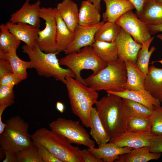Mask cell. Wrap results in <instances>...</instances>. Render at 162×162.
<instances>
[{"instance_id":"obj_1","label":"cell","mask_w":162,"mask_h":162,"mask_svg":"<svg viewBox=\"0 0 162 162\" xmlns=\"http://www.w3.org/2000/svg\"><path fill=\"white\" fill-rule=\"evenodd\" d=\"M95 105L102 125L111 138L127 131L129 117L123 98L108 94L98 100Z\"/></svg>"},{"instance_id":"obj_2","label":"cell","mask_w":162,"mask_h":162,"mask_svg":"<svg viewBox=\"0 0 162 162\" xmlns=\"http://www.w3.org/2000/svg\"><path fill=\"white\" fill-rule=\"evenodd\" d=\"M65 84L73 113L84 125L90 128L91 110L99 96L97 91L73 77L67 78Z\"/></svg>"},{"instance_id":"obj_3","label":"cell","mask_w":162,"mask_h":162,"mask_svg":"<svg viewBox=\"0 0 162 162\" xmlns=\"http://www.w3.org/2000/svg\"><path fill=\"white\" fill-rule=\"evenodd\" d=\"M31 138L33 141L44 145L62 162H84L82 150L54 130L41 128L32 135Z\"/></svg>"},{"instance_id":"obj_4","label":"cell","mask_w":162,"mask_h":162,"mask_svg":"<svg viewBox=\"0 0 162 162\" xmlns=\"http://www.w3.org/2000/svg\"><path fill=\"white\" fill-rule=\"evenodd\" d=\"M22 49V52L26 54L29 59L30 68H34L39 75L52 77L64 84L67 78H76L75 75L70 69L61 66L56 53H45L40 49L37 44L32 48L25 44Z\"/></svg>"},{"instance_id":"obj_5","label":"cell","mask_w":162,"mask_h":162,"mask_svg":"<svg viewBox=\"0 0 162 162\" xmlns=\"http://www.w3.org/2000/svg\"><path fill=\"white\" fill-rule=\"evenodd\" d=\"M85 85L97 91L121 92L125 90L127 73L125 62L118 58L107 62L97 74L83 79Z\"/></svg>"},{"instance_id":"obj_6","label":"cell","mask_w":162,"mask_h":162,"mask_svg":"<svg viewBox=\"0 0 162 162\" xmlns=\"http://www.w3.org/2000/svg\"><path fill=\"white\" fill-rule=\"evenodd\" d=\"M4 123V130L0 134V149L17 153L34 145L28 133V123L20 116H13Z\"/></svg>"},{"instance_id":"obj_7","label":"cell","mask_w":162,"mask_h":162,"mask_svg":"<svg viewBox=\"0 0 162 162\" xmlns=\"http://www.w3.org/2000/svg\"><path fill=\"white\" fill-rule=\"evenodd\" d=\"M59 62L61 66H66L70 69L75 75L76 79L84 84L81 75L82 70H91L93 71L92 74L94 75L107 65V63L99 58L90 46L84 47L78 52L66 54L60 59Z\"/></svg>"},{"instance_id":"obj_8","label":"cell","mask_w":162,"mask_h":162,"mask_svg":"<svg viewBox=\"0 0 162 162\" xmlns=\"http://www.w3.org/2000/svg\"><path fill=\"white\" fill-rule=\"evenodd\" d=\"M49 126L51 129L62 134L72 143L89 148L94 147L95 141L79 122L59 118L51 122Z\"/></svg>"},{"instance_id":"obj_9","label":"cell","mask_w":162,"mask_h":162,"mask_svg":"<svg viewBox=\"0 0 162 162\" xmlns=\"http://www.w3.org/2000/svg\"><path fill=\"white\" fill-rule=\"evenodd\" d=\"M56 10V8L42 7L40 10L39 16L45 20V27L38 32L37 44L40 49L46 53H57Z\"/></svg>"},{"instance_id":"obj_10","label":"cell","mask_w":162,"mask_h":162,"mask_svg":"<svg viewBox=\"0 0 162 162\" xmlns=\"http://www.w3.org/2000/svg\"><path fill=\"white\" fill-rule=\"evenodd\" d=\"M115 22L139 44H142L149 40L152 37L148 25L141 21L132 10L125 13Z\"/></svg>"},{"instance_id":"obj_11","label":"cell","mask_w":162,"mask_h":162,"mask_svg":"<svg viewBox=\"0 0 162 162\" xmlns=\"http://www.w3.org/2000/svg\"><path fill=\"white\" fill-rule=\"evenodd\" d=\"M156 135L151 131L134 132L127 131L111 138L109 142L122 147L136 148L150 147L151 140Z\"/></svg>"},{"instance_id":"obj_12","label":"cell","mask_w":162,"mask_h":162,"mask_svg":"<svg viewBox=\"0 0 162 162\" xmlns=\"http://www.w3.org/2000/svg\"><path fill=\"white\" fill-rule=\"evenodd\" d=\"M116 43L118 58L125 62L136 64L138 52L142 44L136 42L131 36L122 28Z\"/></svg>"},{"instance_id":"obj_13","label":"cell","mask_w":162,"mask_h":162,"mask_svg":"<svg viewBox=\"0 0 162 162\" xmlns=\"http://www.w3.org/2000/svg\"><path fill=\"white\" fill-rule=\"evenodd\" d=\"M105 22L103 21L99 24L91 26L79 25L74 33L73 40L64 52L66 55L79 51L83 47L91 46L95 41L94 37L97 31Z\"/></svg>"},{"instance_id":"obj_14","label":"cell","mask_w":162,"mask_h":162,"mask_svg":"<svg viewBox=\"0 0 162 162\" xmlns=\"http://www.w3.org/2000/svg\"><path fill=\"white\" fill-rule=\"evenodd\" d=\"M29 1L30 0H26L19 10L12 14L10 21L14 23H26L39 28L41 1L38 0L33 4H31Z\"/></svg>"},{"instance_id":"obj_15","label":"cell","mask_w":162,"mask_h":162,"mask_svg":"<svg viewBox=\"0 0 162 162\" xmlns=\"http://www.w3.org/2000/svg\"><path fill=\"white\" fill-rule=\"evenodd\" d=\"M10 32L17 39L24 42L26 45L32 48L37 44L38 32L40 30L38 28L32 25L23 23H12L10 21L5 24Z\"/></svg>"},{"instance_id":"obj_16","label":"cell","mask_w":162,"mask_h":162,"mask_svg":"<svg viewBox=\"0 0 162 162\" xmlns=\"http://www.w3.org/2000/svg\"><path fill=\"white\" fill-rule=\"evenodd\" d=\"M107 94L116 95L122 98L129 99L140 103L153 111L155 107L160 106L161 103L145 89L128 90L121 92H106Z\"/></svg>"},{"instance_id":"obj_17","label":"cell","mask_w":162,"mask_h":162,"mask_svg":"<svg viewBox=\"0 0 162 162\" xmlns=\"http://www.w3.org/2000/svg\"><path fill=\"white\" fill-rule=\"evenodd\" d=\"M98 146V148L94 147L87 149L103 162H115L120 155L128 153L133 149L127 147H119L110 142Z\"/></svg>"},{"instance_id":"obj_18","label":"cell","mask_w":162,"mask_h":162,"mask_svg":"<svg viewBox=\"0 0 162 162\" xmlns=\"http://www.w3.org/2000/svg\"><path fill=\"white\" fill-rule=\"evenodd\" d=\"M56 9L69 29L74 33L79 26V9L72 0H63L58 3Z\"/></svg>"},{"instance_id":"obj_19","label":"cell","mask_w":162,"mask_h":162,"mask_svg":"<svg viewBox=\"0 0 162 162\" xmlns=\"http://www.w3.org/2000/svg\"><path fill=\"white\" fill-rule=\"evenodd\" d=\"M106 6V10L102 14L104 22H115L127 12L135 9L134 5L127 0H103Z\"/></svg>"},{"instance_id":"obj_20","label":"cell","mask_w":162,"mask_h":162,"mask_svg":"<svg viewBox=\"0 0 162 162\" xmlns=\"http://www.w3.org/2000/svg\"><path fill=\"white\" fill-rule=\"evenodd\" d=\"M145 89L162 103V68L149 67L145 82Z\"/></svg>"},{"instance_id":"obj_21","label":"cell","mask_w":162,"mask_h":162,"mask_svg":"<svg viewBox=\"0 0 162 162\" xmlns=\"http://www.w3.org/2000/svg\"><path fill=\"white\" fill-rule=\"evenodd\" d=\"M57 25L56 36V52H64L74 40V33L71 31L56 10Z\"/></svg>"},{"instance_id":"obj_22","label":"cell","mask_w":162,"mask_h":162,"mask_svg":"<svg viewBox=\"0 0 162 162\" xmlns=\"http://www.w3.org/2000/svg\"><path fill=\"white\" fill-rule=\"evenodd\" d=\"M100 11L88 0L82 2L79 9V25L91 26L100 22Z\"/></svg>"},{"instance_id":"obj_23","label":"cell","mask_w":162,"mask_h":162,"mask_svg":"<svg viewBox=\"0 0 162 162\" xmlns=\"http://www.w3.org/2000/svg\"><path fill=\"white\" fill-rule=\"evenodd\" d=\"M124 62L127 73L125 90H145V82L146 74L141 71L136 64L128 61Z\"/></svg>"},{"instance_id":"obj_24","label":"cell","mask_w":162,"mask_h":162,"mask_svg":"<svg viewBox=\"0 0 162 162\" xmlns=\"http://www.w3.org/2000/svg\"><path fill=\"white\" fill-rule=\"evenodd\" d=\"M137 16L148 25L160 24L162 23V4L150 0Z\"/></svg>"},{"instance_id":"obj_25","label":"cell","mask_w":162,"mask_h":162,"mask_svg":"<svg viewBox=\"0 0 162 162\" xmlns=\"http://www.w3.org/2000/svg\"><path fill=\"white\" fill-rule=\"evenodd\" d=\"M161 154L150 151V147L133 148L129 152L121 155L116 162H147L160 158Z\"/></svg>"},{"instance_id":"obj_26","label":"cell","mask_w":162,"mask_h":162,"mask_svg":"<svg viewBox=\"0 0 162 162\" xmlns=\"http://www.w3.org/2000/svg\"><path fill=\"white\" fill-rule=\"evenodd\" d=\"M16 51L6 52L0 49V58L6 59L9 62L13 73L22 81L27 77V69L30 68V63L29 61L21 59Z\"/></svg>"},{"instance_id":"obj_27","label":"cell","mask_w":162,"mask_h":162,"mask_svg":"<svg viewBox=\"0 0 162 162\" xmlns=\"http://www.w3.org/2000/svg\"><path fill=\"white\" fill-rule=\"evenodd\" d=\"M91 46L95 54L106 62H112L118 58L116 41L108 42L95 40Z\"/></svg>"},{"instance_id":"obj_28","label":"cell","mask_w":162,"mask_h":162,"mask_svg":"<svg viewBox=\"0 0 162 162\" xmlns=\"http://www.w3.org/2000/svg\"><path fill=\"white\" fill-rule=\"evenodd\" d=\"M90 120V134L95 142L99 145L109 142L111 138L105 130L95 107L91 110Z\"/></svg>"},{"instance_id":"obj_29","label":"cell","mask_w":162,"mask_h":162,"mask_svg":"<svg viewBox=\"0 0 162 162\" xmlns=\"http://www.w3.org/2000/svg\"><path fill=\"white\" fill-rule=\"evenodd\" d=\"M121 27L116 22H106L96 32L95 40L111 42L116 41Z\"/></svg>"},{"instance_id":"obj_30","label":"cell","mask_w":162,"mask_h":162,"mask_svg":"<svg viewBox=\"0 0 162 162\" xmlns=\"http://www.w3.org/2000/svg\"><path fill=\"white\" fill-rule=\"evenodd\" d=\"M0 29V49L6 52L16 51L21 41L10 32L5 24H2Z\"/></svg>"},{"instance_id":"obj_31","label":"cell","mask_w":162,"mask_h":162,"mask_svg":"<svg viewBox=\"0 0 162 162\" xmlns=\"http://www.w3.org/2000/svg\"><path fill=\"white\" fill-rule=\"evenodd\" d=\"M21 81L13 73L9 62L0 58V86L14 87Z\"/></svg>"},{"instance_id":"obj_32","label":"cell","mask_w":162,"mask_h":162,"mask_svg":"<svg viewBox=\"0 0 162 162\" xmlns=\"http://www.w3.org/2000/svg\"><path fill=\"white\" fill-rule=\"evenodd\" d=\"M154 38V37H152L149 40L142 44V47L137 55L136 64L141 71L146 74L148 71L150 58L152 54L156 50V48L152 46L150 50H148L149 46Z\"/></svg>"},{"instance_id":"obj_33","label":"cell","mask_w":162,"mask_h":162,"mask_svg":"<svg viewBox=\"0 0 162 162\" xmlns=\"http://www.w3.org/2000/svg\"><path fill=\"white\" fill-rule=\"evenodd\" d=\"M129 117L139 116L149 117L153 111L143 105L129 99L123 98Z\"/></svg>"},{"instance_id":"obj_34","label":"cell","mask_w":162,"mask_h":162,"mask_svg":"<svg viewBox=\"0 0 162 162\" xmlns=\"http://www.w3.org/2000/svg\"><path fill=\"white\" fill-rule=\"evenodd\" d=\"M128 131L139 132L151 131L149 117L132 116L129 117L127 123Z\"/></svg>"},{"instance_id":"obj_35","label":"cell","mask_w":162,"mask_h":162,"mask_svg":"<svg viewBox=\"0 0 162 162\" xmlns=\"http://www.w3.org/2000/svg\"><path fill=\"white\" fill-rule=\"evenodd\" d=\"M16 156L17 162H44L34 144L18 152Z\"/></svg>"},{"instance_id":"obj_36","label":"cell","mask_w":162,"mask_h":162,"mask_svg":"<svg viewBox=\"0 0 162 162\" xmlns=\"http://www.w3.org/2000/svg\"><path fill=\"white\" fill-rule=\"evenodd\" d=\"M149 119L151 131L156 135H162V106L155 107Z\"/></svg>"},{"instance_id":"obj_37","label":"cell","mask_w":162,"mask_h":162,"mask_svg":"<svg viewBox=\"0 0 162 162\" xmlns=\"http://www.w3.org/2000/svg\"><path fill=\"white\" fill-rule=\"evenodd\" d=\"M14 87L0 86V107L5 109L14 102Z\"/></svg>"},{"instance_id":"obj_38","label":"cell","mask_w":162,"mask_h":162,"mask_svg":"<svg viewBox=\"0 0 162 162\" xmlns=\"http://www.w3.org/2000/svg\"><path fill=\"white\" fill-rule=\"evenodd\" d=\"M33 141L37 148L44 162H62L55 157L44 145L35 141Z\"/></svg>"},{"instance_id":"obj_39","label":"cell","mask_w":162,"mask_h":162,"mask_svg":"<svg viewBox=\"0 0 162 162\" xmlns=\"http://www.w3.org/2000/svg\"><path fill=\"white\" fill-rule=\"evenodd\" d=\"M150 151L152 152H162V135L155 136L151 141Z\"/></svg>"},{"instance_id":"obj_40","label":"cell","mask_w":162,"mask_h":162,"mask_svg":"<svg viewBox=\"0 0 162 162\" xmlns=\"http://www.w3.org/2000/svg\"><path fill=\"white\" fill-rule=\"evenodd\" d=\"M82 153L84 162H103L97 158L88 149L82 150Z\"/></svg>"},{"instance_id":"obj_41","label":"cell","mask_w":162,"mask_h":162,"mask_svg":"<svg viewBox=\"0 0 162 162\" xmlns=\"http://www.w3.org/2000/svg\"><path fill=\"white\" fill-rule=\"evenodd\" d=\"M130 2L134 6L136 11L135 14L137 16L140 13L144 6L150 0H127Z\"/></svg>"},{"instance_id":"obj_42","label":"cell","mask_w":162,"mask_h":162,"mask_svg":"<svg viewBox=\"0 0 162 162\" xmlns=\"http://www.w3.org/2000/svg\"><path fill=\"white\" fill-rule=\"evenodd\" d=\"M5 157L3 162H17L16 153L8 151H4Z\"/></svg>"},{"instance_id":"obj_43","label":"cell","mask_w":162,"mask_h":162,"mask_svg":"<svg viewBox=\"0 0 162 162\" xmlns=\"http://www.w3.org/2000/svg\"><path fill=\"white\" fill-rule=\"evenodd\" d=\"M149 32L151 34H154L162 32V23L156 25H148Z\"/></svg>"},{"instance_id":"obj_44","label":"cell","mask_w":162,"mask_h":162,"mask_svg":"<svg viewBox=\"0 0 162 162\" xmlns=\"http://www.w3.org/2000/svg\"><path fill=\"white\" fill-rule=\"evenodd\" d=\"M56 107L57 110L60 112L62 113L64 112L65 107L64 104L60 102H57L56 104Z\"/></svg>"},{"instance_id":"obj_45","label":"cell","mask_w":162,"mask_h":162,"mask_svg":"<svg viewBox=\"0 0 162 162\" xmlns=\"http://www.w3.org/2000/svg\"><path fill=\"white\" fill-rule=\"evenodd\" d=\"M92 2L95 7L100 12L101 9L100 2L101 0H88Z\"/></svg>"},{"instance_id":"obj_46","label":"cell","mask_w":162,"mask_h":162,"mask_svg":"<svg viewBox=\"0 0 162 162\" xmlns=\"http://www.w3.org/2000/svg\"><path fill=\"white\" fill-rule=\"evenodd\" d=\"M157 37L162 41V34H158L157 36ZM160 62L161 64H162V59L160 60H157L153 61L152 62V64H153L154 62Z\"/></svg>"},{"instance_id":"obj_47","label":"cell","mask_w":162,"mask_h":162,"mask_svg":"<svg viewBox=\"0 0 162 162\" xmlns=\"http://www.w3.org/2000/svg\"><path fill=\"white\" fill-rule=\"evenodd\" d=\"M158 3L162 4V0H153Z\"/></svg>"}]
</instances>
